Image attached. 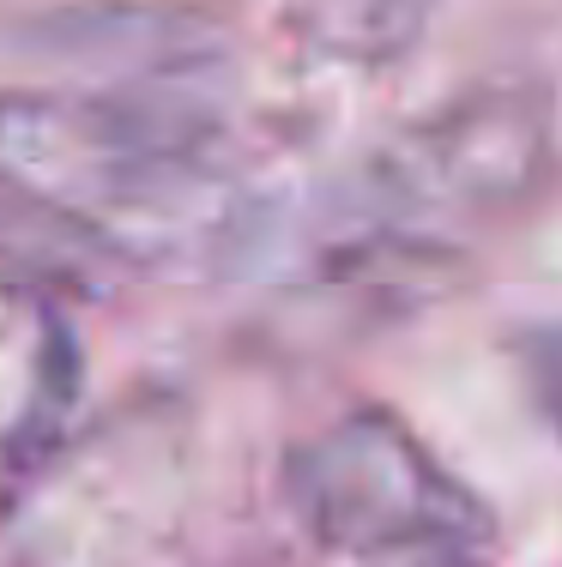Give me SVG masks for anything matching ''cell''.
<instances>
[{
  "label": "cell",
  "instance_id": "1",
  "mask_svg": "<svg viewBox=\"0 0 562 567\" xmlns=\"http://www.w3.org/2000/svg\"><path fill=\"white\" fill-rule=\"evenodd\" d=\"M0 206L115 266H176L248 218L206 121L133 91H0Z\"/></svg>",
  "mask_w": 562,
  "mask_h": 567
},
{
  "label": "cell",
  "instance_id": "2",
  "mask_svg": "<svg viewBox=\"0 0 562 567\" xmlns=\"http://www.w3.org/2000/svg\"><path fill=\"white\" fill-rule=\"evenodd\" d=\"M187 502V423L145 399L61 441L0 513V567H140Z\"/></svg>",
  "mask_w": 562,
  "mask_h": 567
},
{
  "label": "cell",
  "instance_id": "3",
  "mask_svg": "<svg viewBox=\"0 0 562 567\" xmlns=\"http://www.w3.org/2000/svg\"><path fill=\"white\" fill-rule=\"evenodd\" d=\"M285 495L333 556H472L497 537L484 495L381 404H357L290 447Z\"/></svg>",
  "mask_w": 562,
  "mask_h": 567
},
{
  "label": "cell",
  "instance_id": "4",
  "mask_svg": "<svg viewBox=\"0 0 562 567\" xmlns=\"http://www.w3.org/2000/svg\"><path fill=\"white\" fill-rule=\"evenodd\" d=\"M556 121L532 85H478L394 133L369 175V199L394 224H490L551 187Z\"/></svg>",
  "mask_w": 562,
  "mask_h": 567
},
{
  "label": "cell",
  "instance_id": "5",
  "mask_svg": "<svg viewBox=\"0 0 562 567\" xmlns=\"http://www.w3.org/2000/svg\"><path fill=\"white\" fill-rule=\"evenodd\" d=\"M436 0H290V24L333 61H394L411 49Z\"/></svg>",
  "mask_w": 562,
  "mask_h": 567
},
{
  "label": "cell",
  "instance_id": "6",
  "mask_svg": "<svg viewBox=\"0 0 562 567\" xmlns=\"http://www.w3.org/2000/svg\"><path fill=\"white\" fill-rule=\"evenodd\" d=\"M411 567H484V561H472V556H418Z\"/></svg>",
  "mask_w": 562,
  "mask_h": 567
}]
</instances>
